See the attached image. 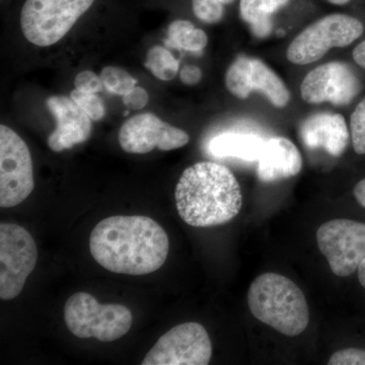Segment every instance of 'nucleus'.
Instances as JSON below:
<instances>
[{"label":"nucleus","mask_w":365,"mask_h":365,"mask_svg":"<svg viewBox=\"0 0 365 365\" xmlns=\"http://www.w3.org/2000/svg\"><path fill=\"white\" fill-rule=\"evenodd\" d=\"M167 232L148 216H111L98 222L90 237L91 256L113 273L145 275L168 258Z\"/></svg>","instance_id":"obj_1"},{"label":"nucleus","mask_w":365,"mask_h":365,"mask_svg":"<svg viewBox=\"0 0 365 365\" xmlns=\"http://www.w3.org/2000/svg\"><path fill=\"white\" fill-rule=\"evenodd\" d=\"M175 198L182 220L195 227L225 225L239 215L242 205L241 187L232 170L212 162L187 168Z\"/></svg>","instance_id":"obj_2"},{"label":"nucleus","mask_w":365,"mask_h":365,"mask_svg":"<svg viewBox=\"0 0 365 365\" xmlns=\"http://www.w3.org/2000/svg\"><path fill=\"white\" fill-rule=\"evenodd\" d=\"M248 304L253 316L289 337L300 335L309 323L306 297L289 278L280 274H262L252 282Z\"/></svg>","instance_id":"obj_3"},{"label":"nucleus","mask_w":365,"mask_h":365,"mask_svg":"<svg viewBox=\"0 0 365 365\" xmlns=\"http://www.w3.org/2000/svg\"><path fill=\"white\" fill-rule=\"evenodd\" d=\"M64 321L76 337L113 342L129 332L133 317L122 304H102L93 295L78 292L67 299Z\"/></svg>","instance_id":"obj_4"},{"label":"nucleus","mask_w":365,"mask_h":365,"mask_svg":"<svg viewBox=\"0 0 365 365\" xmlns=\"http://www.w3.org/2000/svg\"><path fill=\"white\" fill-rule=\"evenodd\" d=\"M95 0H26L21 28L34 45L48 47L61 40Z\"/></svg>","instance_id":"obj_5"},{"label":"nucleus","mask_w":365,"mask_h":365,"mask_svg":"<svg viewBox=\"0 0 365 365\" xmlns=\"http://www.w3.org/2000/svg\"><path fill=\"white\" fill-rule=\"evenodd\" d=\"M361 21L347 14L327 16L307 26L288 47L287 56L299 66L318 61L332 48L349 46L364 33Z\"/></svg>","instance_id":"obj_6"},{"label":"nucleus","mask_w":365,"mask_h":365,"mask_svg":"<svg viewBox=\"0 0 365 365\" xmlns=\"http://www.w3.org/2000/svg\"><path fill=\"white\" fill-rule=\"evenodd\" d=\"M38 260L32 235L14 223L0 225V299L11 300L20 295Z\"/></svg>","instance_id":"obj_7"},{"label":"nucleus","mask_w":365,"mask_h":365,"mask_svg":"<svg viewBox=\"0 0 365 365\" xmlns=\"http://www.w3.org/2000/svg\"><path fill=\"white\" fill-rule=\"evenodd\" d=\"M35 188L32 157L18 134L0 126V206L14 207L26 200Z\"/></svg>","instance_id":"obj_8"},{"label":"nucleus","mask_w":365,"mask_h":365,"mask_svg":"<svg viewBox=\"0 0 365 365\" xmlns=\"http://www.w3.org/2000/svg\"><path fill=\"white\" fill-rule=\"evenodd\" d=\"M317 242L332 272L347 277L357 272L365 259V222L330 220L319 227Z\"/></svg>","instance_id":"obj_9"},{"label":"nucleus","mask_w":365,"mask_h":365,"mask_svg":"<svg viewBox=\"0 0 365 365\" xmlns=\"http://www.w3.org/2000/svg\"><path fill=\"white\" fill-rule=\"evenodd\" d=\"M211 356L207 331L201 324L189 322L163 334L144 357L143 365H206Z\"/></svg>","instance_id":"obj_10"},{"label":"nucleus","mask_w":365,"mask_h":365,"mask_svg":"<svg viewBox=\"0 0 365 365\" xmlns=\"http://www.w3.org/2000/svg\"><path fill=\"white\" fill-rule=\"evenodd\" d=\"M190 137L184 130L162 121L150 113L136 115L127 120L119 132V143L128 153H150L158 148L170 151L188 144Z\"/></svg>","instance_id":"obj_11"},{"label":"nucleus","mask_w":365,"mask_h":365,"mask_svg":"<svg viewBox=\"0 0 365 365\" xmlns=\"http://www.w3.org/2000/svg\"><path fill=\"white\" fill-rule=\"evenodd\" d=\"M361 90L359 78L351 67L343 62H330L317 67L302 81L300 91L304 102L334 105L349 104Z\"/></svg>","instance_id":"obj_12"},{"label":"nucleus","mask_w":365,"mask_h":365,"mask_svg":"<svg viewBox=\"0 0 365 365\" xmlns=\"http://www.w3.org/2000/svg\"><path fill=\"white\" fill-rule=\"evenodd\" d=\"M225 85L230 93L245 100L253 91H260L275 107H285L290 95L279 76L259 59L239 57L225 76Z\"/></svg>","instance_id":"obj_13"},{"label":"nucleus","mask_w":365,"mask_h":365,"mask_svg":"<svg viewBox=\"0 0 365 365\" xmlns=\"http://www.w3.org/2000/svg\"><path fill=\"white\" fill-rule=\"evenodd\" d=\"M56 120V128L48 137V146L55 153L71 150L90 138L93 125L90 116L71 98L52 96L46 101Z\"/></svg>","instance_id":"obj_14"},{"label":"nucleus","mask_w":365,"mask_h":365,"mask_svg":"<svg viewBox=\"0 0 365 365\" xmlns=\"http://www.w3.org/2000/svg\"><path fill=\"white\" fill-rule=\"evenodd\" d=\"M300 137L309 150H323L336 158L344 153L349 143L344 117L330 113L307 118L300 126Z\"/></svg>","instance_id":"obj_15"},{"label":"nucleus","mask_w":365,"mask_h":365,"mask_svg":"<svg viewBox=\"0 0 365 365\" xmlns=\"http://www.w3.org/2000/svg\"><path fill=\"white\" fill-rule=\"evenodd\" d=\"M302 168V158L297 146L284 137H274L264 144L257 175L260 181L272 182L297 176Z\"/></svg>","instance_id":"obj_16"},{"label":"nucleus","mask_w":365,"mask_h":365,"mask_svg":"<svg viewBox=\"0 0 365 365\" xmlns=\"http://www.w3.org/2000/svg\"><path fill=\"white\" fill-rule=\"evenodd\" d=\"M265 141L257 134L225 132L209 141L208 151L217 158H237L255 162L260 158Z\"/></svg>","instance_id":"obj_17"},{"label":"nucleus","mask_w":365,"mask_h":365,"mask_svg":"<svg viewBox=\"0 0 365 365\" xmlns=\"http://www.w3.org/2000/svg\"><path fill=\"white\" fill-rule=\"evenodd\" d=\"M289 0H241L240 13L242 20L251 26L252 32L259 38H265L272 32L271 16Z\"/></svg>","instance_id":"obj_18"},{"label":"nucleus","mask_w":365,"mask_h":365,"mask_svg":"<svg viewBox=\"0 0 365 365\" xmlns=\"http://www.w3.org/2000/svg\"><path fill=\"white\" fill-rule=\"evenodd\" d=\"M208 38L201 29H197L191 21H173L167 32L165 45L175 49L190 52H200L207 45Z\"/></svg>","instance_id":"obj_19"},{"label":"nucleus","mask_w":365,"mask_h":365,"mask_svg":"<svg viewBox=\"0 0 365 365\" xmlns=\"http://www.w3.org/2000/svg\"><path fill=\"white\" fill-rule=\"evenodd\" d=\"M145 66L155 78L162 81H170L179 71V61L162 46H155L148 51Z\"/></svg>","instance_id":"obj_20"},{"label":"nucleus","mask_w":365,"mask_h":365,"mask_svg":"<svg viewBox=\"0 0 365 365\" xmlns=\"http://www.w3.org/2000/svg\"><path fill=\"white\" fill-rule=\"evenodd\" d=\"M106 90L118 96H126L136 85V79L128 72L114 66L105 67L101 73Z\"/></svg>","instance_id":"obj_21"},{"label":"nucleus","mask_w":365,"mask_h":365,"mask_svg":"<svg viewBox=\"0 0 365 365\" xmlns=\"http://www.w3.org/2000/svg\"><path fill=\"white\" fill-rule=\"evenodd\" d=\"M71 98L93 121H100L104 118L106 113L104 103L96 93L74 90L71 91Z\"/></svg>","instance_id":"obj_22"},{"label":"nucleus","mask_w":365,"mask_h":365,"mask_svg":"<svg viewBox=\"0 0 365 365\" xmlns=\"http://www.w3.org/2000/svg\"><path fill=\"white\" fill-rule=\"evenodd\" d=\"M353 148L359 155H365V98L357 105L350 119Z\"/></svg>","instance_id":"obj_23"},{"label":"nucleus","mask_w":365,"mask_h":365,"mask_svg":"<svg viewBox=\"0 0 365 365\" xmlns=\"http://www.w3.org/2000/svg\"><path fill=\"white\" fill-rule=\"evenodd\" d=\"M192 6L197 18L208 24L218 23L225 13L223 4L220 0H193Z\"/></svg>","instance_id":"obj_24"},{"label":"nucleus","mask_w":365,"mask_h":365,"mask_svg":"<svg viewBox=\"0 0 365 365\" xmlns=\"http://www.w3.org/2000/svg\"><path fill=\"white\" fill-rule=\"evenodd\" d=\"M330 365H365V350L346 348L334 353L329 360Z\"/></svg>","instance_id":"obj_25"},{"label":"nucleus","mask_w":365,"mask_h":365,"mask_svg":"<svg viewBox=\"0 0 365 365\" xmlns=\"http://www.w3.org/2000/svg\"><path fill=\"white\" fill-rule=\"evenodd\" d=\"M74 86L76 90L83 91V93H100L104 90V83H103L101 76H97L93 71L79 72L74 78Z\"/></svg>","instance_id":"obj_26"},{"label":"nucleus","mask_w":365,"mask_h":365,"mask_svg":"<svg viewBox=\"0 0 365 365\" xmlns=\"http://www.w3.org/2000/svg\"><path fill=\"white\" fill-rule=\"evenodd\" d=\"M148 100L150 97L148 91L140 86H135L128 95L124 96L123 103L126 107L132 110H140L145 107Z\"/></svg>","instance_id":"obj_27"},{"label":"nucleus","mask_w":365,"mask_h":365,"mask_svg":"<svg viewBox=\"0 0 365 365\" xmlns=\"http://www.w3.org/2000/svg\"><path fill=\"white\" fill-rule=\"evenodd\" d=\"M180 78L185 85L194 86L197 85L202 78V71L197 66H187L182 67Z\"/></svg>","instance_id":"obj_28"},{"label":"nucleus","mask_w":365,"mask_h":365,"mask_svg":"<svg viewBox=\"0 0 365 365\" xmlns=\"http://www.w3.org/2000/svg\"><path fill=\"white\" fill-rule=\"evenodd\" d=\"M353 194H354L355 199H356L359 205L365 208V179L357 182L356 186L353 190Z\"/></svg>","instance_id":"obj_29"},{"label":"nucleus","mask_w":365,"mask_h":365,"mask_svg":"<svg viewBox=\"0 0 365 365\" xmlns=\"http://www.w3.org/2000/svg\"><path fill=\"white\" fill-rule=\"evenodd\" d=\"M353 58L359 66L365 69V40L355 48L353 51Z\"/></svg>","instance_id":"obj_30"},{"label":"nucleus","mask_w":365,"mask_h":365,"mask_svg":"<svg viewBox=\"0 0 365 365\" xmlns=\"http://www.w3.org/2000/svg\"><path fill=\"white\" fill-rule=\"evenodd\" d=\"M357 273H359V280L361 287L365 288V259L361 264H360L359 270H357Z\"/></svg>","instance_id":"obj_31"},{"label":"nucleus","mask_w":365,"mask_h":365,"mask_svg":"<svg viewBox=\"0 0 365 365\" xmlns=\"http://www.w3.org/2000/svg\"><path fill=\"white\" fill-rule=\"evenodd\" d=\"M331 4H337V6H344V4H347L348 2H350V0H329Z\"/></svg>","instance_id":"obj_32"},{"label":"nucleus","mask_w":365,"mask_h":365,"mask_svg":"<svg viewBox=\"0 0 365 365\" xmlns=\"http://www.w3.org/2000/svg\"><path fill=\"white\" fill-rule=\"evenodd\" d=\"M220 1H222L223 4H228L234 1V0H220Z\"/></svg>","instance_id":"obj_33"}]
</instances>
